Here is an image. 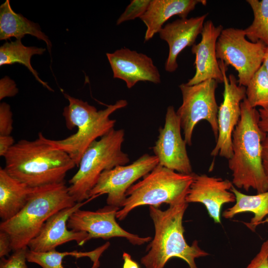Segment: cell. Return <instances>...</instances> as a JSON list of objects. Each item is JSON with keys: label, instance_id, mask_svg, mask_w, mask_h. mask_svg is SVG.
<instances>
[{"label": "cell", "instance_id": "8", "mask_svg": "<svg viewBox=\"0 0 268 268\" xmlns=\"http://www.w3.org/2000/svg\"><path fill=\"white\" fill-rule=\"evenodd\" d=\"M217 84L215 80L209 79L193 85L186 83L179 85L183 102L176 113L180 119L184 140L190 146L194 129L201 120L209 123L215 138H217L219 107L215 99Z\"/></svg>", "mask_w": 268, "mask_h": 268}, {"label": "cell", "instance_id": "20", "mask_svg": "<svg viewBox=\"0 0 268 268\" xmlns=\"http://www.w3.org/2000/svg\"><path fill=\"white\" fill-rule=\"evenodd\" d=\"M25 35H30L44 41L51 53V42L41 31L39 24L14 12L9 0H6L0 6V40H6L12 37L21 40Z\"/></svg>", "mask_w": 268, "mask_h": 268}, {"label": "cell", "instance_id": "28", "mask_svg": "<svg viewBox=\"0 0 268 268\" xmlns=\"http://www.w3.org/2000/svg\"><path fill=\"white\" fill-rule=\"evenodd\" d=\"M28 247H24L13 251L8 258H0V268H28L26 254Z\"/></svg>", "mask_w": 268, "mask_h": 268}, {"label": "cell", "instance_id": "26", "mask_svg": "<svg viewBox=\"0 0 268 268\" xmlns=\"http://www.w3.org/2000/svg\"><path fill=\"white\" fill-rule=\"evenodd\" d=\"M73 255L78 258L89 257L90 252H60L55 250L46 252H35L28 249L26 254L28 262L35 263L42 268H65L63 260L67 255Z\"/></svg>", "mask_w": 268, "mask_h": 268}, {"label": "cell", "instance_id": "34", "mask_svg": "<svg viewBox=\"0 0 268 268\" xmlns=\"http://www.w3.org/2000/svg\"><path fill=\"white\" fill-rule=\"evenodd\" d=\"M262 159L264 171L268 182V133L262 143Z\"/></svg>", "mask_w": 268, "mask_h": 268}, {"label": "cell", "instance_id": "33", "mask_svg": "<svg viewBox=\"0 0 268 268\" xmlns=\"http://www.w3.org/2000/svg\"><path fill=\"white\" fill-rule=\"evenodd\" d=\"M14 144V139L10 135H0V156L4 157Z\"/></svg>", "mask_w": 268, "mask_h": 268}, {"label": "cell", "instance_id": "25", "mask_svg": "<svg viewBox=\"0 0 268 268\" xmlns=\"http://www.w3.org/2000/svg\"><path fill=\"white\" fill-rule=\"evenodd\" d=\"M246 98L253 108H268V74L263 65L246 86Z\"/></svg>", "mask_w": 268, "mask_h": 268}, {"label": "cell", "instance_id": "2", "mask_svg": "<svg viewBox=\"0 0 268 268\" xmlns=\"http://www.w3.org/2000/svg\"><path fill=\"white\" fill-rule=\"evenodd\" d=\"M241 117L232 134V157L228 167L234 187L257 194L268 191L262 164V143L267 134L259 126L260 114L246 97L241 103Z\"/></svg>", "mask_w": 268, "mask_h": 268}, {"label": "cell", "instance_id": "36", "mask_svg": "<svg viewBox=\"0 0 268 268\" xmlns=\"http://www.w3.org/2000/svg\"><path fill=\"white\" fill-rule=\"evenodd\" d=\"M123 268H140L138 264L132 259L131 256L128 253H123Z\"/></svg>", "mask_w": 268, "mask_h": 268}, {"label": "cell", "instance_id": "24", "mask_svg": "<svg viewBox=\"0 0 268 268\" xmlns=\"http://www.w3.org/2000/svg\"><path fill=\"white\" fill-rule=\"evenodd\" d=\"M254 15L252 24L244 29L246 36L253 43L259 41L268 46V0H247Z\"/></svg>", "mask_w": 268, "mask_h": 268}, {"label": "cell", "instance_id": "1", "mask_svg": "<svg viewBox=\"0 0 268 268\" xmlns=\"http://www.w3.org/2000/svg\"><path fill=\"white\" fill-rule=\"evenodd\" d=\"M4 158L7 173L33 188L65 182L67 173L76 166L41 133L35 140L21 139L14 143Z\"/></svg>", "mask_w": 268, "mask_h": 268}, {"label": "cell", "instance_id": "6", "mask_svg": "<svg viewBox=\"0 0 268 268\" xmlns=\"http://www.w3.org/2000/svg\"><path fill=\"white\" fill-rule=\"evenodd\" d=\"M193 174H182L158 164L128 190L116 218L122 220L140 206L158 207L163 203L171 205L186 201Z\"/></svg>", "mask_w": 268, "mask_h": 268}, {"label": "cell", "instance_id": "37", "mask_svg": "<svg viewBox=\"0 0 268 268\" xmlns=\"http://www.w3.org/2000/svg\"><path fill=\"white\" fill-rule=\"evenodd\" d=\"M262 65L268 74V46L266 47Z\"/></svg>", "mask_w": 268, "mask_h": 268}, {"label": "cell", "instance_id": "38", "mask_svg": "<svg viewBox=\"0 0 268 268\" xmlns=\"http://www.w3.org/2000/svg\"><path fill=\"white\" fill-rule=\"evenodd\" d=\"M268 223V215L267 216V218H265L264 220H263L260 223V224H263V223Z\"/></svg>", "mask_w": 268, "mask_h": 268}, {"label": "cell", "instance_id": "23", "mask_svg": "<svg viewBox=\"0 0 268 268\" xmlns=\"http://www.w3.org/2000/svg\"><path fill=\"white\" fill-rule=\"evenodd\" d=\"M45 51L46 49L43 48L25 46L20 39L6 42L0 47V66L15 63L22 64L28 69L39 83L48 90L53 91L46 82L39 77L38 73L31 64V59L33 55H41Z\"/></svg>", "mask_w": 268, "mask_h": 268}, {"label": "cell", "instance_id": "19", "mask_svg": "<svg viewBox=\"0 0 268 268\" xmlns=\"http://www.w3.org/2000/svg\"><path fill=\"white\" fill-rule=\"evenodd\" d=\"M206 0H151L146 12L139 18L146 26L144 41H147L159 33L164 23L174 15L186 18L188 14Z\"/></svg>", "mask_w": 268, "mask_h": 268}, {"label": "cell", "instance_id": "18", "mask_svg": "<svg viewBox=\"0 0 268 268\" xmlns=\"http://www.w3.org/2000/svg\"><path fill=\"white\" fill-rule=\"evenodd\" d=\"M207 15L205 13L196 17L178 19L161 28L158 33L160 38L165 41L169 46L168 56L165 64L166 71L172 72L177 69L179 55L186 47L195 44Z\"/></svg>", "mask_w": 268, "mask_h": 268}, {"label": "cell", "instance_id": "4", "mask_svg": "<svg viewBox=\"0 0 268 268\" xmlns=\"http://www.w3.org/2000/svg\"><path fill=\"white\" fill-rule=\"evenodd\" d=\"M64 94L68 101V105L64 108L63 112L66 126L69 130L77 128V132L62 139L47 138V140L66 152L78 167L87 147L98 137H101L114 129L116 121L111 119L110 116L127 106L128 102L126 100H120L103 110H97L87 102L65 93Z\"/></svg>", "mask_w": 268, "mask_h": 268}, {"label": "cell", "instance_id": "13", "mask_svg": "<svg viewBox=\"0 0 268 268\" xmlns=\"http://www.w3.org/2000/svg\"><path fill=\"white\" fill-rule=\"evenodd\" d=\"M180 119L173 106L168 107L163 128L153 147L159 165L178 173H193L186 149V142L181 134Z\"/></svg>", "mask_w": 268, "mask_h": 268}, {"label": "cell", "instance_id": "32", "mask_svg": "<svg viewBox=\"0 0 268 268\" xmlns=\"http://www.w3.org/2000/svg\"><path fill=\"white\" fill-rule=\"evenodd\" d=\"M12 250L9 235L6 232L0 230V258L8 256Z\"/></svg>", "mask_w": 268, "mask_h": 268}, {"label": "cell", "instance_id": "35", "mask_svg": "<svg viewBox=\"0 0 268 268\" xmlns=\"http://www.w3.org/2000/svg\"><path fill=\"white\" fill-rule=\"evenodd\" d=\"M260 114L259 126L265 133H268V108L259 109Z\"/></svg>", "mask_w": 268, "mask_h": 268}, {"label": "cell", "instance_id": "15", "mask_svg": "<svg viewBox=\"0 0 268 268\" xmlns=\"http://www.w3.org/2000/svg\"><path fill=\"white\" fill-rule=\"evenodd\" d=\"M233 186L232 181L227 179L194 173L193 180L185 200L188 203L203 204L214 222L220 223L223 205L236 201L234 194L230 191Z\"/></svg>", "mask_w": 268, "mask_h": 268}, {"label": "cell", "instance_id": "7", "mask_svg": "<svg viewBox=\"0 0 268 268\" xmlns=\"http://www.w3.org/2000/svg\"><path fill=\"white\" fill-rule=\"evenodd\" d=\"M124 135L123 130L113 129L94 141L84 151L77 171L68 181L69 193L76 202L89 199L90 191L104 171L130 161L128 155L122 150Z\"/></svg>", "mask_w": 268, "mask_h": 268}, {"label": "cell", "instance_id": "31", "mask_svg": "<svg viewBox=\"0 0 268 268\" xmlns=\"http://www.w3.org/2000/svg\"><path fill=\"white\" fill-rule=\"evenodd\" d=\"M18 92L14 81L7 76L0 80V100L5 97H13Z\"/></svg>", "mask_w": 268, "mask_h": 268}, {"label": "cell", "instance_id": "30", "mask_svg": "<svg viewBox=\"0 0 268 268\" xmlns=\"http://www.w3.org/2000/svg\"><path fill=\"white\" fill-rule=\"evenodd\" d=\"M246 268H268V239L263 243L259 252Z\"/></svg>", "mask_w": 268, "mask_h": 268}, {"label": "cell", "instance_id": "17", "mask_svg": "<svg viewBox=\"0 0 268 268\" xmlns=\"http://www.w3.org/2000/svg\"><path fill=\"white\" fill-rule=\"evenodd\" d=\"M223 29L222 25L215 26L211 20L204 22L201 41L192 47V52L196 57V72L186 83L187 85L197 84L209 79H214L218 83L223 82L216 53V42Z\"/></svg>", "mask_w": 268, "mask_h": 268}, {"label": "cell", "instance_id": "11", "mask_svg": "<svg viewBox=\"0 0 268 268\" xmlns=\"http://www.w3.org/2000/svg\"><path fill=\"white\" fill-rule=\"evenodd\" d=\"M218 64L223 76V100L218 108L216 143L210 155L229 160L233 155L232 134L240 119V105L246 97V87L239 85L233 74L227 77V67L223 61L218 60Z\"/></svg>", "mask_w": 268, "mask_h": 268}, {"label": "cell", "instance_id": "12", "mask_svg": "<svg viewBox=\"0 0 268 268\" xmlns=\"http://www.w3.org/2000/svg\"><path fill=\"white\" fill-rule=\"evenodd\" d=\"M120 207L108 205L96 211L76 210L69 217L68 228L74 231H83L93 238L108 239L114 237L126 238L134 245H142L150 242L151 237H141L122 228L116 218Z\"/></svg>", "mask_w": 268, "mask_h": 268}, {"label": "cell", "instance_id": "10", "mask_svg": "<svg viewBox=\"0 0 268 268\" xmlns=\"http://www.w3.org/2000/svg\"><path fill=\"white\" fill-rule=\"evenodd\" d=\"M159 164L156 156L144 154L132 163L104 171L88 194L94 199L107 194L108 205L121 207L128 190L134 183L151 172Z\"/></svg>", "mask_w": 268, "mask_h": 268}, {"label": "cell", "instance_id": "3", "mask_svg": "<svg viewBox=\"0 0 268 268\" xmlns=\"http://www.w3.org/2000/svg\"><path fill=\"white\" fill-rule=\"evenodd\" d=\"M188 206L183 201L169 205L164 210L149 206L155 234L147 246V253L140 259L145 268H164L173 258L184 260L190 268H198L196 259L209 255L199 247L197 241L190 245L185 240L183 219Z\"/></svg>", "mask_w": 268, "mask_h": 268}, {"label": "cell", "instance_id": "9", "mask_svg": "<svg viewBox=\"0 0 268 268\" xmlns=\"http://www.w3.org/2000/svg\"><path fill=\"white\" fill-rule=\"evenodd\" d=\"M267 46L259 41L253 43L246 39L244 29H223L216 45L217 59L231 66L238 72L239 85L246 87L262 66Z\"/></svg>", "mask_w": 268, "mask_h": 268}, {"label": "cell", "instance_id": "21", "mask_svg": "<svg viewBox=\"0 0 268 268\" xmlns=\"http://www.w3.org/2000/svg\"><path fill=\"white\" fill-rule=\"evenodd\" d=\"M33 188L0 168V217L2 221L16 215L25 206Z\"/></svg>", "mask_w": 268, "mask_h": 268}, {"label": "cell", "instance_id": "16", "mask_svg": "<svg viewBox=\"0 0 268 268\" xmlns=\"http://www.w3.org/2000/svg\"><path fill=\"white\" fill-rule=\"evenodd\" d=\"M106 56L111 66L114 78L124 81L128 88L139 81L161 82L157 67L151 58L146 55L124 48Z\"/></svg>", "mask_w": 268, "mask_h": 268}, {"label": "cell", "instance_id": "27", "mask_svg": "<svg viewBox=\"0 0 268 268\" xmlns=\"http://www.w3.org/2000/svg\"><path fill=\"white\" fill-rule=\"evenodd\" d=\"M151 0H133L117 21L119 25L125 21L140 18L146 11Z\"/></svg>", "mask_w": 268, "mask_h": 268}, {"label": "cell", "instance_id": "29", "mask_svg": "<svg viewBox=\"0 0 268 268\" xmlns=\"http://www.w3.org/2000/svg\"><path fill=\"white\" fill-rule=\"evenodd\" d=\"M12 113L10 106L2 102L0 104V135H10L12 130Z\"/></svg>", "mask_w": 268, "mask_h": 268}, {"label": "cell", "instance_id": "14", "mask_svg": "<svg viewBox=\"0 0 268 268\" xmlns=\"http://www.w3.org/2000/svg\"><path fill=\"white\" fill-rule=\"evenodd\" d=\"M77 202L74 205L62 209L50 216L43 224L38 235L28 244L30 251L46 252L66 243L74 241L82 246L89 241L88 234L83 231H74L67 227L69 217L76 210L91 201Z\"/></svg>", "mask_w": 268, "mask_h": 268}, {"label": "cell", "instance_id": "5", "mask_svg": "<svg viewBox=\"0 0 268 268\" xmlns=\"http://www.w3.org/2000/svg\"><path fill=\"white\" fill-rule=\"evenodd\" d=\"M76 203L65 182L34 188L23 208L11 219L1 222L0 230L8 234L14 251L27 247L50 216Z\"/></svg>", "mask_w": 268, "mask_h": 268}, {"label": "cell", "instance_id": "22", "mask_svg": "<svg viewBox=\"0 0 268 268\" xmlns=\"http://www.w3.org/2000/svg\"><path fill=\"white\" fill-rule=\"evenodd\" d=\"M230 191L235 196V203L225 210L222 212V216L226 219H231L240 213L251 212L254 214V217L245 224L254 231L268 215V191L255 195H248L240 192L233 185Z\"/></svg>", "mask_w": 268, "mask_h": 268}]
</instances>
